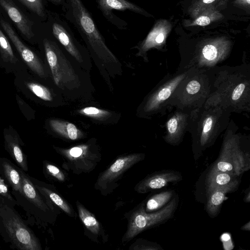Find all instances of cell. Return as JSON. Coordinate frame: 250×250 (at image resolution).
Masks as SVG:
<instances>
[{"mask_svg":"<svg viewBox=\"0 0 250 250\" xmlns=\"http://www.w3.org/2000/svg\"><path fill=\"white\" fill-rule=\"evenodd\" d=\"M43 45L56 84L61 88L76 85L77 77L58 42L44 38Z\"/></svg>","mask_w":250,"mask_h":250,"instance_id":"obj_3","label":"cell"},{"mask_svg":"<svg viewBox=\"0 0 250 250\" xmlns=\"http://www.w3.org/2000/svg\"><path fill=\"white\" fill-rule=\"evenodd\" d=\"M182 180L179 171L173 170H162L154 172L141 181L135 187L139 193H146L161 189L171 184H176Z\"/></svg>","mask_w":250,"mask_h":250,"instance_id":"obj_9","label":"cell"},{"mask_svg":"<svg viewBox=\"0 0 250 250\" xmlns=\"http://www.w3.org/2000/svg\"><path fill=\"white\" fill-rule=\"evenodd\" d=\"M245 88V85L244 83H240L234 89L232 94V99L233 100H238L242 94Z\"/></svg>","mask_w":250,"mask_h":250,"instance_id":"obj_32","label":"cell"},{"mask_svg":"<svg viewBox=\"0 0 250 250\" xmlns=\"http://www.w3.org/2000/svg\"><path fill=\"white\" fill-rule=\"evenodd\" d=\"M248 3H250V0H247Z\"/></svg>","mask_w":250,"mask_h":250,"instance_id":"obj_39","label":"cell"},{"mask_svg":"<svg viewBox=\"0 0 250 250\" xmlns=\"http://www.w3.org/2000/svg\"><path fill=\"white\" fill-rule=\"evenodd\" d=\"M5 229L12 242L20 250H40V243L21 219L13 214L4 219Z\"/></svg>","mask_w":250,"mask_h":250,"instance_id":"obj_5","label":"cell"},{"mask_svg":"<svg viewBox=\"0 0 250 250\" xmlns=\"http://www.w3.org/2000/svg\"><path fill=\"white\" fill-rule=\"evenodd\" d=\"M132 249L138 250H163L157 243L144 240L136 242Z\"/></svg>","mask_w":250,"mask_h":250,"instance_id":"obj_26","label":"cell"},{"mask_svg":"<svg viewBox=\"0 0 250 250\" xmlns=\"http://www.w3.org/2000/svg\"><path fill=\"white\" fill-rule=\"evenodd\" d=\"M21 177V195L24 196L29 201L34 204L40 209L45 211L48 209L47 207L44 203L36 188L28 177L19 170Z\"/></svg>","mask_w":250,"mask_h":250,"instance_id":"obj_15","label":"cell"},{"mask_svg":"<svg viewBox=\"0 0 250 250\" xmlns=\"http://www.w3.org/2000/svg\"><path fill=\"white\" fill-rule=\"evenodd\" d=\"M250 168L249 155L229 145L223 149L219 158L213 165L209 174L222 171L229 173L238 177Z\"/></svg>","mask_w":250,"mask_h":250,"instance_id":"obj_4","label":"cell"},{"mask_svg":"<svg viewBox=\"0 0 250 250\" xmlns=\"http://www.w3.org/2000/svg\"><path fill=\"white\" fill-rule=\"evenodd\" d=\"M97 6L104 18L111 24L121 30L127 28V23L116 16L113 10L131 11L140 12L141 10L135 4L128 0H94Z\"/></svg>","mask_w":250,"mask_h":250,"instance_id":"obj_7","label":"cell"},{"mask_svg":"<svg viewBox=\"0 0 250 250\" xmlns=\"http://www.w3.org/2000/svg\"><path fill=\"white\" fill-rule=\"evenodd\" d=\"M36 188L41 193L48 197L50 200L65 213L71 216L73 215V210L70 207L58 194L45 187H42L36 185Z\"/></svg>","mask_w":250,"mask_h":250,"instance_id":"obj_21","label":"cell"},{"mask_svg":"<svg viewBox=\"0 0 250 250\" xmlns=\"http://www.w3.org/2000/svg\"><path fill=\"white\" fill-rule=\"evenodd\" d=\"M27 88L36 96L45 101H51L52 96L50 91L44 85L33 81L26 83Z\"/></svg>","mask_w":250,"mask_h":250,"instance_id":"obj_22","label":"cell"},{"mask_svg":"<svg viewBox=\"0 0 250 250\" xmlns=\"http://www.w3.org/2000/svg\"><path fill=\"white\" fill-rule=\"evenodd\" d=\"M49 125L55 132L66 138L75 140L80 137V131L72 123L53 119L50 120Z\"/></svg>","mask_w":250,"mask_h":250,"instance_id":"obj_17","label":"cell"},{"mask_svg":"<svg viewBox=\"0 0 250 250\" xmlns=\"http://www.w3.org/2000/svg\"><path fill=\"white\" fill-rule=\"evenodd\" d=\"M203 0V2L205 3H209L213 2L215 0Z\"/></svg>","mask_w":250,"mask_h":250,"instance_id":"obj_38","label":"cell"},{"mask_svg":"<svg viewBox=\"0 0 250 250\" xmlns=\"http://www.w3.org/2000/svg\"><path fill=\"white\" fill-rule=\"evenodd\" d=\"M240 183V180L238 178L227 185L213 190L208 194L206 211L210 217L214 218L218 215L227 194L236 190Z\"/></svg>","mask_w":250,"mask_h":250,"instance_id":"obj_12","label":"cell"},{"mask_svg":"<svg viewBox=\"0 0 250 250\" xmlns=\"http://www.w3.org/2000/svg\"><path fill=\"white\" fill-rule=\"evenodd\" d=\"M145 155L134 153L119 157L99 177L97 183L100 188H105L135 164L144 159Z\"/></svg>","mask_w":250,"mask_h":250,"instance_id":"obj_10","label":"cell"},{"mask_svg":"<svg viewBox=\"0 0 250 250\" xmlns=\"http://www.w3.org/2000/svg\"><path fill=\"white\" fill-rule=\"evenodd\" d=\"M0 52L4 61L11 63H15L17 61L7 38L0 29Z\"/></svg>","mask_w":250,"mask_h":250,"instance_id":"obj_23","label":"cell"},{"mask_svg":"<svg viewBox=\"0 0 250 250\" xmlns=\"http://www.w3.org/2000/svg\"><path fill=\"white\" fill-rule=\"evenodd\" d=\"M29 10L41 18H45L46 13L42 0H18Z\"/></svg>","mask_w":250,"mask_h":250,"instance_id":"obj_24","label":"cell"},{"mask_svg":"<svg viewBox=\"0 0 250 250\" xmlns=\"http://www.w3.org/2000/svg\"><path fill=\"white\" fill-rule=\"evenodd\" d=\"M59 151L68 161L69 163L76 167L80 164L84 163L87 166V163L91 165L92 161H95L96 156L92 155L88 146L85 145L74 146L68 149H60Z\"/></svg>","mask_w":250,"mask_h":250,"instance_id":"obj_14","label":"cell"},{"mask_svg":"<svg viewBox=\"0 0 250 250\" xmlns=\"http://www.w3.org/2000/svg\"><path fill=\"white\" fill-rule=\"evenodd\" d=\"M53 4L61 6L62 8L65 3V0H48Z\"/></svg>","mask_w":250,"mask_h":250,"instance_id":"obj_35","label":"cell"},{"mask_svg":"<svg viewBox=\"0 0 250 250\" xmlns=\"http://www.w3.org/2000/svg\"><path fill=\"white\" fill-rule=\"evenodd\" d=\"M164 36L162 33L160 34L156 38V41L158 43L162 42L164 40Z\"/></svg>","mask_w":250,"mask_h":250,"instance_id":"obj_37","label":"cell"},{"mask_svg":"<svg viewBox=\"0 0 250 250\" xmlns=\"http://www.w3.org/2000/svg\"><path fill=\"white\" fill-rule=\"evenodd\" d=\"M171 90L172 87L171 86H167L162 89L158 93L156 98L157 101H163L168 98L171 94Z\"/></svg>","mask_w":250,"mask_h":250,"instance_id":"obj_29","label":"cell"},{"mask_svg":"<svg viewBox=\"0 0 250 250\" xmlns=\"http://www.w3.org/2000/svg\"><path fill=\"white\" fill-rule=\"evenodd\" d=\"M51 20V33L54 38L75 60L83 62L84 49L75 37L66 20L56 14Z\"/></svg>","mask_w":250,"mask_h":250,"instance_id":"obj_6","label":"cell"},{"mask_svg":"<svg viewBox=\"0 0 250 250\" xmlns=\"http://www.w3.org/2000/svg\"><path fill=\"white\" fill-rule=\"evenodd\" d=\"M178 203L179 198L175 194L164 208L148 213L145 210L144 202L142 203L131 213L123 241L130 240L143 231L165 223L173 217Z\"/></svg>","mask_w":250,"mask_h":250,"instance_id":"obj_2","label":"cell"},{"mask_svg":"<svg viewBox=\"0 0 250 250\" xmlns=\"http://www.w3.org/2000/svg\"><path fill=\"white\" fill-rule=\"evenodd\" d=\"M238 179L237 177L226 172L218 171L209 174L207 183V194L227 185Z\"/></svg>","mask_w":250,"mask_h":250,"instance_id":"obj_18","label":"cell"},{"mask_svg":"<svg viewBox=\"0 0 250 250\" xmlns=\"http://www.w3.org/2000/svg\"><path fill=\"white\" fill-rule=\"evenodd\" d=\"M0 5L21 33L27 39H31L35 35L32 30L33 22L11 0H0Z\"/></svg>","mask_w":250,"mask_h":250,"instance_id":"obj_11","label":"cell"},{"mask_svg":"<svg viewBox=\"0 0 250 250\" xmlns=\"http://www.w3.org/2000/svg\"><path fill=\"white\" fill-rule=\"evenodd\" d=\"M5 147L18 165L24 171L28 170L26 158L20 145L19 139L15 133L10 130L4 131Z\"/></svg>","mask_w":250,"mask_h":250,"instance_id":"obj_13","label":"cell"},{"mask_svg":"<svg viewBox=\"0 0 250 250\" xmlns=\"http://www.w3.org/2000/svg\"><path fill=\"white\" fill-rule=\"evenodd\" d=\"M80 112L86 116L96 118H104L109 114L107 111L94 107H86Z\"/></svg>","mask_w":250,"mask_h":250,"instance_id":"obj_25","label":"cell"},{"mask_svg":"<svg viewBox=\"0 0 250 250\" xmlns=\"http://www.w3.org/2000/svg\"><path fill=\"white\" fill-rule=\"evenodd\" d=\"M76 205L79 217L85 227L92 233L98 234L100 229V223L94 215L78 201Z\"/></svg>","mask_w":250,"mask_h":250,"instance_id":"obj_20","label":"cell"},{"mask_svg":"<svg viewBox=\"0 0 250 250\" xmlns=\"http://www.w3.org/2000/svg\"><path fill=\"white\" fill-rule=\"evenodd\" d=\"M203 54L207 60L212 61L216 58L217 51L215 46L208 44L203 48Z\"/></svg>","mask_w":250,"mask_h":250,"instance_id":"obj_28","label":"cell"},{"mask_svg":"<svg viewBox=\"0 0 250 250\" xmlns=\"http://www.w3.org/2000/svg\"><path fill=\"white\" fill-rule=\"evenodd\" d=\"M0 195L8 198L9 200H12L7 186L5 183L4 180L0 176Z\"/></svg>","mask_w":250,"mask_h":250,"instance_id":"obj_31","label":"cell"},{"mask_svg":"<svg viewBox=\"0 0 250 250\" xmlns=\"http://www.w3.org/2000/svg\"><path fill=\"white\" fill-rule=\"evenodd\" d=\"M200 84L199 83L195 80L191 81L187 85V90L190 94H194L200 89Z\"/></svg>","mask_w":250,"mask_h":250,"instance_id":"obj_30","label":"cell"},{"mask_svg":"<svg viewBox=\"0 0 250 250\" xmlns=\"http://www.w3.org/2000/svg\"><path fill=\"white\" fill-rule=\"evenodd\" d=\"M175 194L174 190L168 189L151 196L144 201L145 211L149 213L161 209L172 199Z\"/></svg>","mask_w":250,"mask_h":250,"instance_id":"obj_16","label":"cell"},{"mask_svg":"<svg viewBox=\"0 0 250 250\" xmlns=\"http://www.w3.org/2000/svg\"><path fill=\"white\" fill-rule=\"evenodd\" d=\"M0 24L20 56L29 68L39 76H45L44 67L36 54L26 46L7 22L1 20Z\"/></svg>","mask_w":250,"mask_h":250,"instance_id":"obj_8","label":"cell"},{"mask_svg":"<svg viewBox=\"0 0 250 250\" xmlns=\"http://www.w3.org/2000/svg\"><path fill=\"white\" fill-rule=\"evenodd\" d=\"M196 22L199 25H207L210 23V19L207 16H202L197 19Z\"/></svg>","mask_w":250,"mask_h":250,"instance_id":"obj_33","label":"cell"},{"mask_svg":"<svg viewBox=\"0 0 250 250\" xmlns=\"http://www.w3.org/2000/svg\"><path fill=\"white\" fill-rule=\"evenodd\" d=\"M62 9L64 18L74 25L93 54L102 59L116 61L82 0H65Z\"/></svg>","mask_w":250,"mask_h":250,"instance_id":"obj_1","label":"cell"},{"mask_svg":"<svg viewBox=\"0 0 250 250\" xmlns=\"http://www.w3.org/2000/svg\"><path fill=\"white\" fill-rule=\"evenodd\" d=\"M46 169L47 172L50 175L54 177L59 181H64L65 176L64 174L58 167L55 166L50 164H46Z\"/></svg>","mask_w":250,"mask_h":250,"instance_id":"obj_27","label":"cell"},{"mask_svg":"<svg viewBox=\"0 0 250 250\" xmlns=\"http://www.w3.org/2000/svg\"><path fill=\"white\" fill-rule=\"evenodd\" d=\"M242 230L250 231V221H248L247 223L242 226L241 228Z\"/></svg>","mask_w":250,"mask_h":250,"instance_id":"obj_36","label":"cell"},{"mask_svg":"<svg viewBox=\"0 0 250 250\" xmlns=\"http://www.w3.org/2000/svg\"><path fill=\"white\" fill-rule=\"evenodd\" d=\"M244 201L246 203H250V190L249 187L245 191Z\"/></svg>","mask_w":250,"mask_h":250,"instance_id":"obj_34","label":"cell"},{"mask_svg":"<svg viewBox=\"0 0 250 250\" xmlns=\"http://www.w3.org/2000/svg\"><path fill=\"white\" fill-rule=\"evenodd\" d=\"M2 167L4 176L13 189L21 194V177L20 171L6 161L2 163Z\"/></svg>","mask_w":250,"mask_h":250,"instance_id":"obj_19","label":"cell"}]
</instances>
